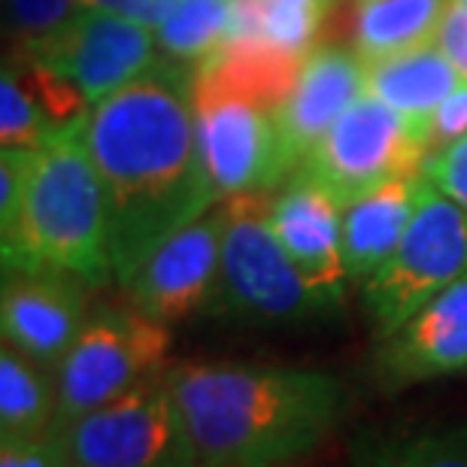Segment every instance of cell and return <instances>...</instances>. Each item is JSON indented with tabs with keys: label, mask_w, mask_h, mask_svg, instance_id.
<instances>
[{
	"label": "cell",
	"mask_w": 467,
	"mask_h": 467,
	"mask_svg": "<svg viewBox=\"0 0 467 467\" xmlns=\"http://www.w3.org/2000/svg\"><path fill=\"white\" fill-rule=\"evenodd\" d=\"M194 82V64L164 55L88 113L86 143L104 185L119 285L158 243L219 207L198 146Z\"/></svg>",
	"instance_id": "6da1fadb"
},
{
	"label": "cell",
	"mask_w": 467,
	"mask_h": 467,
	"mask_svg": "<svg viewBox=\"0 0 467 467\" xmlns=\"http://www.w3.org/2000/svg\"><path fill=\"white\" fill-rule=\"evenodd\" d=\"M201 467H292L334 434L347 386L325 370L182 361L167 368Z\"/></svg>",
	"instance_id": "7a4b0ae2"
},
{
	"label": "cell",
	"mask_w": 467,
	"mask_h": 467,
	"mask_svg": "<svg viewBox=\"0 0 467 467\" xmlns=\"http://www.w3.org/2000/svg\"><path fill=\"white\" fill-rule=\"evenodd\" d=\"M86 119L55 130L34 149L16 225L0 234L4 274L61 270L86 285L116 279L107 201L86 143Z\"/></svg>",
	"instance_id": "3957f363"
},
{
	"label": "cell",
	"mask_w": 467,
	"mask_h": 467,
	"mask_svg": "<svg viewBox=\"0 0 467 467\" xmlns=\"http://www.w3.org/2000/svg\"><path fill=\"white\" fill-rule=\"evenodd\" d=\"M270 198L274 192H246L222 201L225 234L216 304L249 322H310L328 310L316 301L270 225Z\"/></svg>",
	"instance_id": "277c9868"
},
{
	"label": "cell",
	"mask_w": 467,
	"mask_h": 467,
	"mask_svg": "<svg viewBox=\"0 0 467 467\" xmlns=\"http://www.w3.org/2000/svg\"><path fill=\"white\" fill-rule=\"evenodd\" d=\"M49 431L70 467H201L167 370Z\"/></svg>",
	"instance_id": "5b68a950"
},
{
	"label": "cell",
	"mask_w": 467,
	"mask_h": 467,
	"mask_svg": "<svg viewBox=\"0 0 467 467\" xmlns=\"http://www.w3.org/2000/svg\"><path fill=\"white\" fill-rule=\"evenodd\" d=\"M173 334L134 304H100L88 313L77 343L64 355L55 425L86 416L167 370Z\"/></svg>",
	"instance_id": "8992f818"
},
{
	"label": "cell",
	"mask_w": 467,
	"mask_h": 467,
	"mask_svg": "<svg viewBox=\"0 0 467 467\" xmlns=\"http://www.w3.org/2000/svg\"><path fill=\"white\" fill-rule=\"evenodd\" d=\"M467 274V213L431 185L413 225L389 261L361 283V301L379 340Z\"/></svg>",
	"instance_id": "52a82bcc"
},
{
	"label": "cell",
	"mask_w": 467,
	"mask_h": 467,
	"mask_svg": "<svg viewBox=\"0 0 467 467\" xmlns=\"http://www.w3.org/2000/svg\"><path fill=\"white\" fill-rule=\"evenodd\" d=\"M431 155L428 130L370 91L337 119L297 171L313 176L343 210L398 176L419 173Z\"/></svg>",
	"instance_id": "ba28073f"
},
{
	"label": "cell",
	"mask_w": 467,
	"mask_h": 467,
	"mask_svg": "<svg viewBox=\"0 0 467 467\" xmlns=\"http://www.w3.org/2000/svg\"><path fill=\"white\" fill-rule=\"evenodd\" d=\"M194 113L203 171L219 203L246 192H276L295 173L279 140L274 107L265 100L198 73Z\"/></svg>",
	"instance_id": "9c48e42d"
},
{
	"label": "cell",
	"mask_w": 467,
	"mask_h": 467,
	"mask_svg": "<svg viewBox=\"0 0 467 467\" xmlns=\"http://www.w3.org/2000/svg\"><path fill=\"white\" fill-rule=\"evenodd\" d=\"M18 52L73 82L91 107L164 58L152 25L91 6H79L61 27L18 46Z\"/></svg>",
	"instance_id": "30bf717a"
},
{
	"label": "cell",
	"mask_w": 467,
	"mask_h": 467,
	"mask_svg": "<svg viewBox=\"0 0 467 467\" xmlns=\"http://www.w3.org/2000/svg\"><path fill=\"white\" fill-rule=\"evenodd\" d=\"M222 234H225L222 203L173 231L149 252L134 276L121 285L128 304H134L140 313L167 328L216 304L222 276Z\"/></svg>",
	"instance_id": "8fae6325"
},
{
	"label": "cell",
	"mask_w": 467,
	"mask_h": 467,
	"mask_svg": "<svg viewBox=\"0 0 467 467\" xmlns=\"http://www.w3.org/2000/svg\"><path fill=\"white\" fill-rule=\"evenodd\" d=\"M270 225L316 301L328 313L337 310L349 276L343 265V207L334 194L295 171L270 198Z\"/></svg>",
	"instance_id": "7c38bea8"
},
{
	"label": "cell",
	"mask_w": 467,
	"mask_h": 467,
	"mask_svg": "<svg viewBox=\"0 0 467 467\" xmlns=\"http://www.w3.org/2000/svg\"><path fill=\"white\" fill-rule=\"evenodd\" d=\"M86 283L61 270L4 274L0 331L4 343L49 370H58L88 319Z\"/></svg>",
	"instance_id": "4fadbf2b"
},
{
	"label": "cell",
	"mask_w": 467,
	"mask_h": 467,
	"mask_svg": "<svg viewBox=\"0 0 467 467\" xmlns=\"http://www.w3.org/2000/svg\"><path fill=\"white\" fill-rule=\"evenodd\" d=\"M361 95H368V64L361 55L337 43L313 46L292 91L274 109L279 140L295 171Z\"/></svg>",
	"instance_id": "5bb4252c"
},
{
	"label": "cell",
	"mask_w": 467,
	"mask_h": 467,
	"mask_svg": "<svg viewBox=\"0 0 467 467\" xmlns=\"http://www.w3.org/2000/svg\"><path fill=\"white\" fill-rule=\"evenodd\" d=\"M379 343L377 377L389 389L467 373V274Z\"/></svg>",
	"instance_id": "9a60e30c"
},
{
	"label": "cell",
	"mask_w": 467,
	"mask_h": 467,
	"mask_svg": "<svg viewBox=\"0 0 467 467\" xmlns=\"http://www.w3.org/2000/svg\"><path fill=\"white\" fill-rule=\"evenodd\" d=\"M431 180L425 171L398 176L343 210V265L349 283H368L413 225Z\"/></svg>",
	"instance_id": "2e32d148"
},
{
	"label": "cell",
	"mask_w": 467,
	"mask_h": 467,
	"mask_svg": "<svg viewBox=\"0 0 467 467\" xmlns=\"http://www.w3.org/2000/svg\"><path fill=\"white\" fill-rule=\"evenodd\" d=\"M464 82L462 70L437 43L368 64V91L404 113L419 128L431 125L437 107Z\"/></svg>",
	"instance_id": "e0dca14e"
},
{
	"label": "cell",
	"mask_w": 467,
	"mask_h": 467,
	"mask_svg": "<svg viewBox=\"0 0 467 467\" xmlns=\"http://www.w3.org/2000/svg\"><path fill=\"white\" fill-rule=\"evenodd\" d=\"M452 0H355V52L364 64L437 43Z\"/></svg>",
	"instance_id": "ac0fdd59"
},
{
	"label": "cell",
	"mask_w": 467,
	"mask_h": 467,
	"mask_svg": "<svg viewBox=\"0 0 467 467\" xmlns=\"http://www.w3.org/2000/svg\"><path fill=\"white\" fill-rule=\"evenodd\" d=\"M58 416V377L4 343L0 349V441L40 437Z\"/></svg>",
	"instance_id": "d6986e66"
},
{
	"label": "cell",
	"mask_w": 467,
	"mask_h": 467,
	"mask_svg": "<svg viewBox=\"0 0 467 467\" xmlns=\"http://www.w3.org/2000/svg\"><path fill=\"white\" fill-rule=\"evenodd\" d=\"M352 467H467V422L373 434Z\"/></svg>",
	"instance_id": "ffe728a7"
},
{
	"label": "cell",
	"mask_w": 467,
	"mask_h": 467,
	"mask_svg": "<svg viewBox=\"0 0 467 467\" xmlns=\"http://www.w3.org/2000/svg\"><path fill=\"white\" fill-rule=\"evenodd\" d=\"M237 0H176L171 16L155 27L167 58L203 64L228 43Z\"/></svg>",
	"instance_id": "44dd1931"
},
{
	"label": "cell",
	"mask_w": 467,
	"mask_h": 467,
	"mask_svg": "<svg viewBox=\"0 0 467 467\" xmlns=\"http://www.w3.org/2000/svg\"><path fill=\"white\" fill-rule=\"evenodd\" d=\"M52 134L55 125L36 95L25 55L16 52L4 61V77H0V146L40 149Z\"/></svg>",
	"instance_id": "7402d4cb"
},
{
	"label": "cell",
	"mask_w": 467,
	"mask_h": 467,
	"mask_svg": "<svg viewBox=\"0 0 467 467\" xmlns=\"http://www.w3.org/2000/svg\"><path fill=\"white\" fill-rule=\"evenodd\" d=\"M79 9V0H9V25L18 46L52 34Z\"/></svg>",
	"instance_id": "603a6c76"
},
{
	"label": "cell",
	"mask_w": 467,
	"mask_h": 467,
	"mask_svg": "<svg viewBox=\"0 0 467 467\" xmlns=\"http://www.w3.org/2000/svg\"><path fill=\"white\" fill-rule=\"evenodd\" d=\"M422 171L437 192L467 213V137L428 155Z\"/></svg>",
	"instance_id": "cb8c5ba5"
},
{
	"label": "cell",
	"mask_w": 467,
	"mask_h": 467,
	"mask_svg": "<svg viewBox=\"0 0 467 467\" xmlns=\"http://www.w3.org/2000/svg\"><path fill=\"white\" fill-rule=\"evenodd\" d=\"M31 161L34 149H4L0 152V234H6L16 225Z\"/></svg>",
	"instance_id": "d4e9b609"
},
{
	"label": "cell",
	"mask_w": 467,
	"mask_h": 467,
	"mask_svg": "<svg viewBox=\"0 0 467 467\" xmlns=\"http://www.w3.org/2000/svg\"><path fill=\"white\" fill-rule=\"evenodd\" d=\"M0 467H70L52 431L27 441H0Z\"/></svg>",
	"instance_id": "484cf974"
},
{
	"label": "cell",
	"mask_w": 467,
	"mask_h": 467,
	"mask_svg": "<svg viewBox=\"0 0 467 467\" xmlns=\"http://www.w3.org/2000/svg\"><path fill=\"white\" fill-rule=\"evenodd\" d=\"M462 137H467V79L437 107V113L431 116V125H428L431 152L455 143V140H462Z\"/></svg>",
	"instance_id": "4316f807"
},
{
	"label": "cell",
	"mask_w": 467,
	"mask_h": 467,
	"mask_svg": "<svg viewBox=\"0 0 467 467\" xmlns=\"http://www.w3.org/2000/svg\"><path fill=\"white\" fill-rule=\"evenodd\" d=\"M79 6L104 9V13H116L125 18H134V22L158 27L167 16H171L176 0H79Z\"/></svg>",
	"instance_id": "83f0119b"
},
{
	"label": "cell",
	"mask_w": 467,
	"mask_h": 467,
	"mask_svg": "<svg viewBox=\"0 0 467 467\" xmlns=\"http://www.w3.org/2000/svg\"><path fill=\"white\" fill-rule=\"evenodd\" d=\"M437 46L450 55L455 67L462 70V77L467 79V13L455 4L450 6V13H446L443 25H441V34H437Z\"/></svg>",
	"instance_id": "f1b7e54d"
},
{
	"label": "cell",
	"mask_w": 467,
	"mask_h": 467,
	"mask_svg": "<svg viewBox=\"0 0 467 467\" xmlns=\"http://www.w3.org/2000/svg\"><path fill=\"white\" fill-rule=\"evenodd\" d=\"M279 4H295V6H306V9H316V13H328L334 6V0H279Z\"/></svg>",
	"instance_id": "f546056e"
},
{
	"label": "cell",
	"mask_w": 467,
	"mask_h": 467,
	"mask_svg": "<svg viewBox=\"0 0 467 467\" xmlns=\"http://www.w3.org/2000/svg\"><path fill=\"white\" fill-rule=\"evenodd\" d=\"M455 4H459V6L464 9V13H467V0H455Z\"/></svg>",
	"instance_id": "4dcf8cb0"
}]
</instances>
